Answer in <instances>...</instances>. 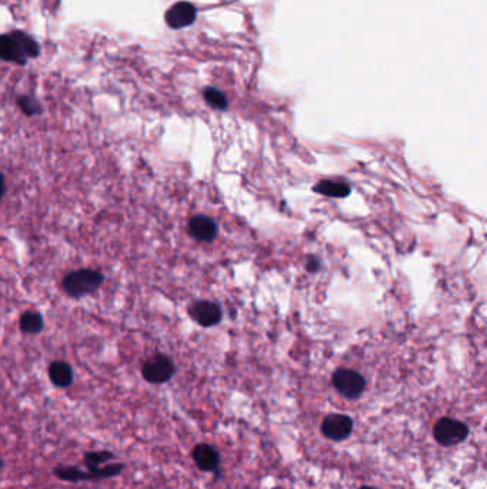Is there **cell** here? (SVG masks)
<instances>
[{"mask_svg": "<svg viewBox=\"0 0 487 489\" xmlns=\"http://www.w3.org/2000/svg\"><path fill=\"white\" fill-rule=\"evenodd\" d=\"M41 53V45L22 30L10 31L0 36V59L24 66L29 59H35Z\"/></svg>", "mask_w": 487, "mask_h": 489, "instance_id": "cell-1", "label": "cell"}, {"mask_svg": "<svg viewBox=\"0 0 487 489\" xmlns=\"http://www.w3.org/2000/svg\"><path fill=\"white\" fill-rule=\"evenodd\" d=\"M105 282L102 272L94 269H79L68 274L63 279V289L72 298H83L99 289Z\"/></svg>", "mask_w": 487, "mask_h": 489, "instance_id": "cell-2", "label": "cell"}, {"mask_svg": "<svg viewBox=\"0 0 487 489\" xmlns=\"http://www.w3.org/2000/svg\"><path fill=\"white\" fill-rule=\"evenodd\" d=\"M435 439L443 446H453L463 442L469 435V427L465 422L453 418H442L433 428Z\"/></svg>", "mask_w": 487, "mask_h": 489, "instance_id": "cell-3", "label": "cell"}, {"mask_svg": "<svg viewBox=\"0 0 487 489\" xmlns=\"http://www.w3.org/2000/svg\"><path fill=\"white\" fill-rule=\"evenodd\" d=\"M176 372L173 361L166 355H156L147 360L142 367V375L146 382L160 385L169 382Z\"/></svg>", "mask_w": 487, "mask_h": 489, "instance_id": "cell-4", "label": "cell"}, {"mask_svg": "<svg viewBox=\"0 0 487 489\" xmlns=\"http://www.w3.org/2000/svg\"><path fill=\"white\" fill-rule=\"evenodd\" d=\"M333 386L337 392L347 399H357L365 390L366 381L356 371L351 369H337L332 378Z\"/></svg>", "mask_w": 487, "mask_h": 489, "instance_id": "cell-5", "label": "cell"}, {"mask_svg": "<svg viewBox=\"0 0 487 489\" xmlns=\"http://www.w3.org/2000/svg\"><path fill=\"white\" fill-rule=\"evenodd\" d=\"M353 431V420L347 415L332 413L321 422V434L330 441H344Z\"/></svg>", "mask_w": 487, "mask_h": 489, "instance_id": "cell-6", "label": "cell"}, {"mask_svg": "<svg viewBox=\"0 0 487 489\" xmlns=\"http://www.w3.org/2000/svg\"><path fill=\"white\" fill-rule=\"evenodd\" d=\"M191 458L203 472H215L220 464L217 449L209 444H198L194 446L191 451Z\"/></svg>", "mask_w": 487, "mask_h": 489, "instance_id": "cell-7", "label": "cell"}, {"mask_svg": "<svg viewBox=\"0 0 487 489\" xmlns=\"http://www.w3.org/2000/svg\"><path fill=\"white\" fill-rule=\"evenodd\" d=\"M196 8H194L189 2H179L173 5L168 12H166V23L172 29H182L186 26H190L194 20H196Z\"/></svg>", "mask_w": 487, "mask_h": 489, "instance_id": "cell-8", "label": "cell"}, {"mask_svg": "<svg viewBox=\"0 0 487 489\" xmlns=\"http://www.w3.org/2000/svg\"><path fill=\"white\" fill-rule=\"evenodd\" d=\"M190 315L199 325L209 328V326H213L220 322L221 309L215 302L199 301L196 304H193V306L190 308Z\"/></svg>", "mask_w": 487, "mask_h": 489, "instance_id": "cell-9", "label": "cell"}, {"mask_svg": "<svg viewBox=\"0 0 487 489\" xmlns=\"http://www.w3.org/2000/svg\"><path fill=\"white\" fill-rule=\"evenodd\" d=\"M189 234L201 242H212L217 234L216 222L205 215H198L189 222Z\"/></svg>", "mask_w": 487, "mask_h": 489, "instance_id": "cell-10", "label": "cell"}, {"mask_svg": "<svg viewBox=\"0 0 487 489\" xmlns=\"http://www.w3.org/2000/svg\"><path fill=\"white\" fill-rule=\"evenodd\" d=\"M53 475L63 481V482H71V483H79V482H93L96 481L94 475L89 471H83L79 467L73 465H63L59 464L53 468Z\"/></svg>", "mask_w": 487, "mask_h": 489, "instance_id": "cell-11", "label": "cell"}, {"mask_svg": "<svg viewBox=\"0 0 487 489\" xmlns=\"http://www.w3.org/2000/svg\"><path fill=\"white\" fill-rule=\"evenodd\" d=\"M49 378L56 388H69L73 383V369L68 362L56 361L49 367Z\"/></svg>", "mask_w": 487, "mask_h": 489, "instance_id": "cell-12", "label": "cell"}, {"mask_svg": "<svg viewBox=\"0 0 487 489\" xmlns=\"http://www.w3.org/2000/svg\"><path fill=\"white\" fill-rule=\"evenodd\" d=\"M116 458V455L110 451H90L83 456V464L89 472L97 471L101 467L109 464Z\"/></svg>", "mask_w": 487, "mask_h": 489, "instance_id": "cell-13", "label": "cell"}, {"mask_svg": "<svg viewBox=\"0 0 487 489\" xmlns=\"http://www.w3.org/2000/svg\"><path fill=\"white\" fill-rule=\"evenodd\" d=\"M314 190L332 198H344L350 193V186L339 180H321L314 186Z\"/></svg>", "mask_w": 487, "mask_h": 489, "instance_id": "cell-14", "label": "cell"}, {"mask_svg": "<svg viewBox=\"0 0 487 489\" xmlns=\"http://www.w3.org/2000/svg\"><path fill=\"white\" fill-rule=\"evenodd\" d=\"M43 326H45L43 318L38 312L29 311L20 316V329L27 335L39 334L43 329Z\"/></svg>", "mask_w": 487, "mask_h": 489, "instance_id": "cell-15", "label": "cell"}, {"mask_svg": "<svg viewBox=\"0 0 487 489\" xmlns=\"http://www.w3.org/2000/svg\"><path fill=\"white\" fill-rule=\"evenodd\" d=\"M17 105L22 109V112L27 116H35V115H41L43 112L42 105L38 102V99L31 96H20L17 99Z\"/></svg>", "mask_w": 487, "mask_h": 489, "instance_id": "cell-16", "label": "cell"}, {"mask_svg": "<svg viewBox=\"0 0 487 489\" xmlns=\"http://www.w3.org/2000/svg\"><path fill=\"white\" fill-rule=\"evenodd\" d=\"M205 99L206 102L215 108V109H219V111H224L227 108V99H226V96L223 92H220L219 89H215V87H208L205 90Z\"/></svg>", "mask_w": 487, "mask_h": 489, "instance_id": "cell-17", "label": "cell"}, {"mask_svg": "<svg viewBox=\"0 0 487 489\" xmlns=\"http://www.w3.org/2000/svg\"><path fill=\"white\" fill-rule=\"evenodd\" d=\"M6 193V183H5V176L3 173H0V199L5 197Z\"/></svg>", "mask_w": 487, "mask_h": 489, "instance_id": "cell-18", "label": "cell"}, {"mask_svg": "<svg viewBox=\"0 0 487 489\" xmlns=\"http://www.w3.org/2000/svg\"><path fill=\"white\" fill-rule=\"evenodd\" d=\"M3 465H5V462L2 460V455H0V468H3Z\"/></svg>", "mask_w": 487, "mask_h": 489, "instance_id": "cell-19", "label": "cell"}, {"mask_svg": "<svg viewBox=\"0 0 487 489\" xmlns=\"http://www.w3.org/2000/svg\"><path fill=\"white\" fill-rule=\"evenodd\" d=\"M361 489H376V488H373V486H362Z\"/></svg>", "mask_w": 487, "mask_h": 489, "instance_id": "cell-20", "label": "cell"}]
</instances>
